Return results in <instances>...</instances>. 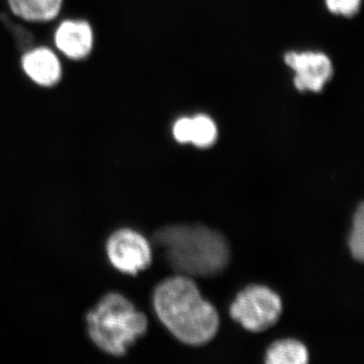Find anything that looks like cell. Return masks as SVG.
I'll return each mask as SVG.
<instances>
[{
    "instance_id": "cell-9",
    "label": "cell",
    "mask_w": 364,
    "mask_h": 364,
    "mask_svg": "<svg viewBox=\"0 0 364 364\" xmlns=\"http://www.w3.org/2000/svg\"><path fill=\"white\" fill-rule=\"evenodd\" d=\"M9 11L16 18L30 23H47L62 13L64 0H6Z\"/></svg>"
},
{
    "instance_id": "cell-1",
    "label": "cell",
    "mask_w": 364,
    "mask_h": 364,
    "mask_svg": "<svg viewBox=\"0 0 364 364\" xmlns=\"http://www.w3.org/2000/svg\"><path fill=\"white\" fill-rule=\"evenodd\" d=\"M153 306L160 322L182 343L202 346L212 341L219 330L215 306L203 298L196 282L186 275L160 282L153 294Z\"/></svg>"
},
{
    "instance_id": "cell-4",
    "label": "cell",
    "mask_w": 364,
    "mask_h": 364,
    "mask_svg": "<svg viewBox=\"0 0 364 364\" xmlns=\"http://www.w3.org/2000/svg\"><path fill=\"white\" fill-rule=\"evenodd\" d=\"M279 294L265 286L253 284L237 294L230 315L250 332H263L277 324L282 316Z\"/></svg>"
},
{
    "instance_id": "cell-5",
    "label": "cell",
    "mask_w": 364,
    "mask_h": 364,
    "mask_svg": "<svg viewBox=\"0 0 364 364\" xmlns=\"http://www.w3.org/2000/svg\"><path fill=\"white\" fill-rule=\"evenodd\" d=\"M105 253L114 269L128 275L144 272L152 262L150 242L130 228H121L109 235L105 242Z\"/></svg>"
},
{
    "instance_id": "cell-11",
    "label": "cell",
    "mask_w": 364,
    "mask_h": 364,
    "mask_svg": "<svg viewBox=\"0 0 364 364\" xmlns=\"http://www.w3.org/2000/svg\"><path fill=\"white\" fill-rule=\"evenodd\" d=\"M218 139L217 124L207 114L191 117V141L189 143L200 149L212 147Z\"/></svg>"
},
{
    "instance_id": "cell-6",
    "label": "cell",
    "mask_w": 364,
    "mask_h": 364,
    "mask_svg": "<svg viewBox=\"0 0 364 364\" xmlns=\"http://www.w3.org/2000/svg\"><path fill=\"white\" fill-rule=\"evenodd\" d=\"M284 62L294 71V85L299 92H321L331 80V59L322 52H287Z\"/></svg>"
},
{
    "instance_id": "cell-8",
    "label": "cell",
    "mask_w": 364,
    "mask_h": 364,
    "mask_svg": "<svg viewBox=\"0 0 364 364\" xmlns=\"http://www.w3.org/2000/svg\"><path fill=\"white\" fill-rule=\"evenodd\" d=\"M23 74L39 87L52 88L63 77V66L57 51L46 46L32 48L21 58Z\"/></svg>"
},
{
    "instance_id": "cell-7",
    "label": "cell",
    "mask_w": 364,
    "mask_h": 364,
    "mask_svg": "<svg viewBox=\"0 0 364 364\" xmlns=\"http://www.w3.org/2000/svg\"><path fill=\"white\" fill-rule=\"evenodd\" d=\"M55 49L71 61H82L95 48V32L90 21L66 18L57 26L53 35Z\"/></svg>"
},
{
    "instance_id": "cell-10",
    "label": "cell",
    "mask_w": 364,
    "mask_h": 364,
    "mask_svg": "<svg viewBox=\"0 0 364 364\" xmlns=\"http://www.w3.org/2000/svg\"><path fill=\"white\" fill-rule=\"evenodd\" d=\"M265 363L267 364H306L309 352L305 345L296 339L275 341L267 349Z\"/></svg>"
},
{
    "instance_id": "cell-12",
    "label": "cell",
    "mask_w": 364,
    "mask_h": 364,
    "mask_svg": "<svg viewBox=\"0 0 364 364\" xmlns=\"http://www.w3.org/2000/svg\"><path fill=\"white\" fill-rule=\"evenodd\" d=\"M349 248L354 259L363 262L364 258V207L363 203L359 205L353 218V225L350 238H349Z\"/></svg>"
},
{
    "instance_id": "cell-14",
    "label": "cell",
    "mask_w": 364,
    "mask_h": 364,
    "mask_svg": "<svg viewBox=\"0 0 364 364\" xmlns=\"http://www.w3.org/2000/svg\"><path fill=\"white\" fill-rule=\"evenodd\" d=\"M191 117H181L177 119L172 128V134L177 142L189 143L191 141Z\"/></svg>"
},
{
    "instance_id": "cell-13",
    "label": "cell",
    "mask_w": 364,
    "mask_h": 364,
    "mask_svg": "<svg viewBox=\"0 0 364 364\" xmlns=\"http://www.w3.org/2000/svg\"><path fill=\"white\" fill-rule=\"evenodd\" d=\"M326 6L335 16L352 18L358 14L363 0H325Z\"/></svg>"
},
{
    "instance_id": "cell-2",
    "label": "cell",
    "mask_w": 364,
    "mask_h": 364,
    "mask_svg": "<svg viewBox=\"0 0 364 364\" xmlns=\"http://www.w3.org/2000/svg\"><path fill=\"white\" fill-rule=\"evenodd\" d=\"M155 245L177 274L210 277L221 273L230 261L229 244L219 232L203 225H170L157 230Z\"/></svg>"
},
{
    "instance_id": "cell-3",
    "label": "cell",
    "mask_w": 364,
    "mask_h": 364,
    "mask_svg": "<svg viewBox=\"0 0 364 364\" xmlns=\"http://www.w3.org/2000/svg\"><path fill=\"white\" fill-rule=\"evenodd\" d=\"M86 331L98 349L121 358L148 330L147 317L119 293L105 294L86 314Z\"/></svg>"
}]
</instances>
